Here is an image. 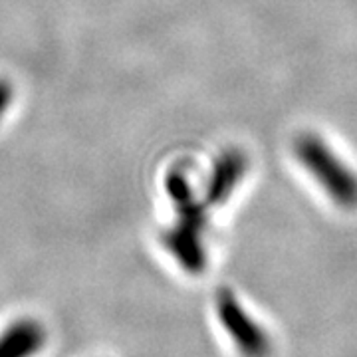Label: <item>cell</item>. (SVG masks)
Wrapping results in <instances>:
<instances>
[{
	"instance_id": "4",
	"label": "cell",
	"mask_w": 357,
	"mask_h": 357,
	"mask_svg": "<svg viewBox=\"0 0 357 357\" xmlns=\"http://www.w3.org/2000/svg\"><path fill=\"white\" fill-rule=\"evenodd\" d=\"M244 171H246V157H244V153L236 151V149H230L229 153L222 155L217 167H215V173H213L208 199L213 203L227 201V197L236 187V183L243 178Z\"/></svg>"
},
{
	"instance_id": "1",
	"label": "cell",
	"mask_w": 357,
	"mask_h": 357,
	"mask_svg": "<svg viewBox=\"0 0 357 357\" xmlns=\"http://www.w3.org/2000/svg\"><path fill=\"white\" fill-rule=\"evenodd\" d=\"M294 153L318 185L342 208H357V175L314 133L294 139Z\"/></svg>"
},
{
	"instance_id": "3",
	"label": "cell",
	"mask_w": 357,
	"mask_h": 357,
	"mask_svg": "<svg viewBox=\"0 0 357 357\" xmlns=\"http://www.w3.org/2000/svg\"><path fill=\"white\" fill-rule=\"evenodd\" d=\"M46 344V332L34 319H18L0 333V357H34Z\"/></svg>"
},
{
	"instance_id": "2",
	"label": "cell",
	"mask_w": 357,
	"mask_h": 357,
	"mask_svg": "<svg viewBox=\"0 0 357 357\" xmlns=\"http://www.w3.org/2000/svg\"><path fill=\"white\" fill-rule=\"evenodd\" d=\"M217 307L227 332L232 335L234 344L241 347L244 356L260 357L266 354L268 344L264 342V335L256 328V324H252L250 318L244 314L243 306L234 300V296L229 290L218 292Z\"/></svg>"
}]
</instances>
